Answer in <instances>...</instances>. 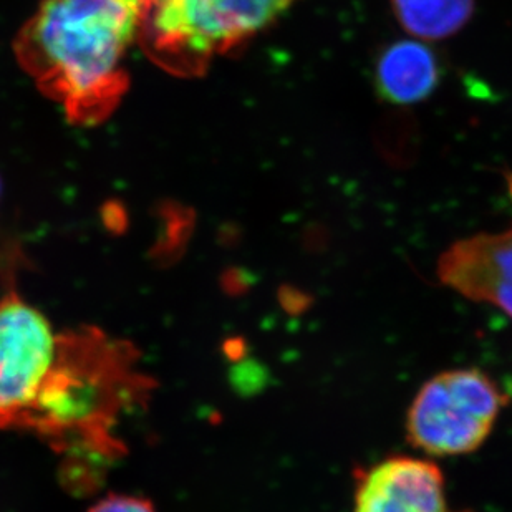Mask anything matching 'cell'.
<instances>
[{
  "label": "cell",
  "instance_id": "1",
  "mask_svg": "<svg viewBox=\"0 0 512 512\" xmlns=\"http://www.w3.org/2000/svg\"><path fill=\"white\" fill-rule=\"evenodd\" d=\"M153 0H42L19 39L24 67L68 118L97 123L125 93V58Z\"/></svg>",
  "mask_w": 512,
  "mask_h": 512
},
{
  "label": "cell",
  "instance_id": "2",
  "mask_svg": "<svg viewBox=\"0 0 512 512\" xmlns=\"http://www.w3.org/2000/svg\"><path fill=\"white\" fill-rule=\"evenodd\" d=\"M151 388L131 343L97 329L63 332L22 431L39 436L68 463L113 461L125 453L116 426L150 397Z\"/></svg>",
  "mask_w": 512,
  "mask_h": 512
},
{
  "label": "cell",
  "instance_id": "3",
  "mask_svg": "<svg viewBox=\"0 0 512 512\" xmlns=\"http://www.w3.org/2000/svg\"><path fill=\"white\" fill-rule=\"evenodd\" d=\"M295 0H153L145 34L161 62L196 73L276 24Z\"/></svg>",
  "mask_w": 512,
  "mask_h": 512
},
{
  "label": "cell",
  "instance_id": "4",
  "mask_svg": "<svg viewBox=\"0 0 512 512\" xmlns=\"http://www.w3.org/2000/svg\"><path fill=\"white\" fill-rule=\"evenodd\" d=\"M506 403L508 397L483 370H446L430 378L411 401L406 438L436 458L469 455L493 433Z\"/></svg>",
  "mask_w": 512,
  "mask_h": 512
},
{
  "label": "cell",
  "instance_id": "5",
  "mask_svg": "<svg viewBox=\"0 0 512 512\" xmlns=\"http://www.w3.org/2000/svg\"><path fill=\"white\" fill-rule=\"evenodd\" d=\"M58 335L19 295L0 300V431H22L54 367Z\"/></svg>",
  "mask_w": 512,
  "mask_h": 512
},
{
  "label": "cell",
  "instance_id": "6",
  "mask_svg": "<svg viewBox=\"0 0 512 512\" xmlns=\"http://www.w3.org/2000/svg\"><path fill=\"white\" fill-rule=\"evenodd\" d=\"M436 272L446 287L494 305L512 319V228L455 242L440 257Z\"/></svg>",
  "mask_w": 512,
  "mask_h": 512
},
{
  "label": "cell",
  "instance_id": "7",
  "mask_svg": "<svg viewBox=\"0 0 512 512\" xmlns=\"http://www.w3.org/2000/svg\"><path fill=\"white\" fill-rule=\"evenodd\" d=\"M355 512H455L445 476L426 459L392 456L357 478Z\"/></svg>",
  "mask_w": 512,
  "mask_h": 512
},
{
  "label": "cell",
  "instance_id": "8",
  "mask_svg": "<svg viewBox=\"0 0 512 512\" xmlns=\"http://www.w3.org/2000/svg\"><path fill=\"white\" fill-rule=\"evenodd\" d=\"M441 80L440 60L420 40L403 39L378 55L373 82L383 102L416 105L435 92Z\"/></svg>",
  "mask_w": 512,
  "mask_h": 512
},
{
  "label": "cell",
  "instance_id": "9",
  "mask_svg": "<svg viewBox=\"0 0 512 512\" xmlns=\"http://www.w3.org/2000/svg\"><path fill=\"white\" fill-rule=\"evenodd\" d=\"M476 0H392L393 14L411 39L438 42L468 25Z\"/></svg>",
  "mask_w": 512,
  "mask_h": 512
},
{
  "label": "cell",
  "instance_id": "10",
  "mask_svg": "<svg viewBox=\"0 0 512 512\" xmlns=\"http://www.w3.org/2000/svg\"><path fill=\"white\" fill-rule=\"evenodd\" d=\"M88 512H155V508L150 501L143 498L112 494L98 501Z\"/></svg>",
  "mask_w": 512,
  "mask_h": 512
}]
</instances>
